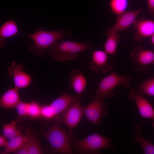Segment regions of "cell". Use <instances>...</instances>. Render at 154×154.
Segmentation results:
<instances>
[{
  "label": "cell",
  "mask_w": 154,
  "mask_h": 154,
  "mask_svg": "<svg viewBox=\"0 0 154 154\" xmlns=\"http://www.w3.org/2000/svg\"><path fill=\"white\" fill-rule=\"evenodd\" d=\"M44 135L51 147L52 153H73L71 147L74 140L72 132L71 130L66 132L60 126L58 120H55L53 124Z\"/></svg>",
  "instance_id": "6da1fadb"
},
{
  "label": "cell",
  "mask_w": 154,
  "mask_h": 154,
  "mask_svg": "<svg viewBox=\"0 0 154 154\" xmlns=\"http://www.w3.org/2000/svg\"><path fill=\"white\" fill-rule=\"evenodd\" d=\"M70 31L63 30L57 31L44 30L40 28L34 33L27 35L33 41V43L28 47L29 50L39 57L46 52H49L50 49L55 42L63 40L66 36H70Z\"/></svg>",
  "instance_id": "7a4b0ae2"
},
{
  "label": "cell",
  "mask_w": 154,
  "mask_h": 154,
  "mask_svg": "<svg viewBox=\"0 0 154 154\" xmlns=\"http://www.w3.org/2000/svg\"><path fill=\"white\" fill-rule=\"evenodd\" d=\"M94 48L88 44L62 40L53 44L49 52L54 59L65 62L76 60L79 57L80 52Z\"/></svg>",
  "instance_id": "3957f363"
},
{
  "label": "cell",
  "mask_w": 154,
  "mask_h": 154,
  "mask_svg": "<svg viewBox=\"0 0 154 154\" xmlns=\"http://www.w3.org/2000/svg\"><path fill=\"white\" fill-rule=\"evenodd\" d=\"M112 140L97 133L92 134L82 139L74 140L72 150L77 154H100L101 149L115 147L110 144Z\"/></svg>",
  "instance_id": "277c9868"
},
{
  "label": "cell",
  "mask_w": 154,
  "mask_h": 154,
  "mask_svg": "<svg viewBox=\"0 0 154 154\" xmlns=\"http://www.w3.org/2000/svg\"><path fill=\"white\" fill-rule=\"evenodd\" d=\"M131 82V78L127 75L120 76L115 71L102 79L99 82L97 90L95 92L93 99L103 100L106 98H112L115 94L113 90L120 85L128 87Z\"/></svg>",
  "instance_id": "5b68a950"
},
{
  "label": "cell",
  "mask_w": 154,
  "mask_h": 154,
  "mask_svg": "<svg viewBox=\"0 0 154 154\" xmlns=\"http://www.w3.org/2000/svg\"><path fill=\"white\" fill-rule=\"evenodd\" d=\"M134 69L137 71L146 70L150 65L154 64V52L144 50L141 46L135 47L130 54Z\"/></svg>",
  "instance_id": "8992f818"
},
{
  "label": "cell",
  "mask_w": 154,
  "mask_h": 154,
  "mask_svg": "<svg viewBox=\"0 0 154 154\" xmlns=\"http://www.w3.org/2000/svg\"><path fill=\"white\" fill-rule=\"evenodd\" d=\"M107 113L106 105L103 100L93 99L84 107L83 114L90 121L95 124L100 123Z\"/></svg>",
  "instance_id": "52a82bcc"
},
{
  "label": "cell",
  "mask_w": 154,
  "mask_h": 154,
  "mask_svg": "<svg viewBox=\"0 0 154 154\" xmlns=\"http://www.w3.org/2000/svg\"><path fill=\"white\" fill-rule=\"evenodd\" d=\"M84 107L81 105L79 99L71 104L62 113L61 119L68 127H75L80 121L83 114Z\"/></svg>",
  "instance_id": "ba28073f"
},
{
  "label": "cell",
  "mask_w": 154,
  "mask_h": 154,
  "mask_svg": "<svg viewBox=\"0 0 154 154\" xmlns=\"http://www.w3.org/2000/svg\"><path fill=\"white\" fill-rule=\"evenodd\" d=\"M24 68L23 65L15 61L8 68V75L13 78L14 86L18 89L28 87L32 82L31 77L23 71Z\"/></svg>",
  "instance_id": "9c48e42d"
},
{
  "label": "cell",
  "mask_w": 154,
  "mask_h": 154,
  "mask_svg": "<svg viewBox=\"0 0 154 154\" xmlns=\"http://www.w3.org/2000/svg\"><path fill=\"white\" fill-rule=\"evenodd\" d=\"M109 59L108 54L104 50H96L92 53L89 68L96 73L105 74L110 72L113 68L108 62Z\"/></svg>",
  "instance_id": "30bf717a"
},
{
  "label": "cell",
  "mask_w": 154,
  "mask_h": 154,
  "mask_svg": "<svg viewBox=\"0 0 154 154\" xmlns=\"http://www.w3.org/2000/svg\"><path fill=\"white\" fill-rule=\"evenodd\" d=\"M128 98L135 101L139 114L142 117L153 120L152 125L154 127V110L149 101L133 89L130 91Z\"/></svg>",
  "instance_id": "8fae6325"
},
{
  "label": "cell",
  "mask_w": 154,
  "mask_h": 154,
  "mask_svg": "<svg viewBox=\"0 0 154 154\" xmlns=\"http://www.w3.org/2000/svg\"><path fill=\"white\" fill-rule=\"evenodd\" d=\"M133 26L136 30L134 38L140 42L145 38L152 36L154 34V21L140 19L135 20Z\"/></svg>",
  "instance_id": "7c38bea8"
},
{
  "label": "cell",
  "mask_w": 154,
  "mask_h": 154,
  "mask_svg": "<svg viewBox=\"0 0 154 154\" xmlns=\"http://www.w3.org/2000/svg\"><path fill=\"white\" fill-rule=\"evenodd\" d=\"M144 9L142 8L139 9L130 11H126L117 16V20L112 27L117 31H125L133 24L140 13Z\"/></svg>",
  "instance_id": "4fadbf2b"
},
{
  "label": "cell",
  "mask_w": 154,
  "mask_h": 154,
  "mask_svg": "<svg viewBox=\"0 0 154 154\" xmlns=\"http://www.w3.org/2000/svg\"><path fill=\"white\" fill-rule=\"evenodd\" d=\"M68 82L69 88H72L79 97L86 88L87 81L80 70L77 69L71 70L69 72Z\"/></svg>",
  "instance_id": "5bb4252c"
},
{
  "label": "cell",
  "mask_w": 154,
  "mask_h": 154,
  "mask_svg": "<svg viewBox=\"0 0 154 154\" xmlns=\"http://www.w3.org/2000/svg\"><path fill=\"white\" fill-rule=\"evenodd\" d=\"M79 98L76 95H72L64 92L60 96L49 105L55 117L62 112L71 104Z\"/></svg>",
  "instance_id": "9a60e30c"
},
{
  "label": "cell",
  "mask_w": 154,
  "mask_h": 154,
  "mask_svg": "<svg viewBox=\"0 0 154 154\" xmlns=\"http://www.w3.org/2000/svg\"><path fill=\"white\" fill-rule=\"evenodd\" d=\"M18 90L14 87L9 88L6 91L0 98L1 107L6 108H15L21 101Z\"/></svg>",
  "instance_id": "2e32d148"
},
{
  "label": "cell",
  "mask_w": 154,
  "mask_h": 154,
  "mask_svg": "<svg viewBox=\"0 0 154 154\" xmlns=\"http://www.w3.org/2000/svg\"><path fill=\"white\" fill-rule=\"evenodd\" d=\"M19 33L18 26L15 21L10 19L0 28V47L3 48L6 39L15 36Z\"/></svg>",
  "instance_id": "e0dca14e"
},
{
  "label": "cell",
  "mask_w": 154,
  "mask_h": 154,
  "mask_svg": "<svg viewBox=\"0 0 154 154\" xmlns=\"http://www.w3.org/2000/svg\"><path fill=\"white\" fill-rule=\"evenodd\" d=\"M106 33L108 37L104 44V51L108 54L114 55L116 52L117 45L120 41L118 32L112 27Z\"/></svg>",
  "instance_id": "ac0fdd59"
},
{
  "label": "cell",
  "mask_w": 154,
  "mask_h": 154,
  "mask_svg": "<svg viewBox=\"0 0 154 154\" xmlns=\"http://www.w3.org/2000/svg\"><path fill=\"white\" fill-rule=\"evenodd\" d=\"M141 126L137 124L133 127V130L135 133L132 140L139 143L140 145L144 154H154V145L147 140L142 135L141 133Z\"/></svg>",
  "instance_id": "d6986e66"
},
{
  "label": "cell",
  "mask_w": 154,
  "mask_h": 154,
  "mask_svg": "<svg viewBox=\"0 0 154 154\" xmlns=\"http://www.w3.org/2000/svg\"><path fill=\"white\" fill-rule=\"evenodd\" d=\"M29 134H21L9 139L6 148L1 154H8L17 151L27 140Z\"/></svg>",
  "instance_id": "ffe728a7"
},
{
  "label": "cell",
  "mask_w": 154,
  "mask_h": 154,
  "mask_svg": "<svg viewBox=\"0 0 154 154\" xmlns=\"http://www.w3.org/2000/svg\"><path fill=\"white\" fill-rule=\"evenodd\" d=\"M128 5V0H110L109 2L111 10L117 16L126 11Z\"/></svg>",
  "instance_id": "44dd1931"
},
{
  "label": "cell",
  "mask_w": 154,
  "mask_h": 154,
  "mask_svg": "<svg viewBox=\"0 0 154 154\" xmlns=\"http://www.w3.org/2000/svg\"><path fill=\"white\" fill-rule=\"evenodd\" d=\"M28 154H40L43 153V151L38 139L33 135L29 134L27 141Z\"/></svg>",
  "instance_id": "7402d4cb"
},
{
  "label": "cell",
  "mask_w": 154,
  "mask_h": 154,
  "mask_svg": "<svg viewBox=\"0 0 154 154\" xmlns=\"http://www.w3.org/2000/svg\"><path fill=\"white\" fill-rule=\"evenodd\" d=\"M137 92L150 96H154V77L141 83L138 87Z\"/></svg>",
  "instance_id": "603a6c76"
},
{
  "label": "cell",
  "mask_w": 154,
  "mask_h": 154,
  "mask_svg": "<svg viewBox=\"0 0 154 154\" xmlns=\"http://www.w3.org/2000/svg\"><path fill=\"white\" fill-rule=\"evenodd\" d=\"M16 123L14 121L9 124H5L3 127V135L10 139L13 137L21 134L16 126Z\"/></svg>",
  "instance_id": "cb8c5ba5"
},
{
  "label": "cell",
  "mask_w": 154,
  "mask_h": 154,
  "mask_svg": "<svg viewBox=\"0 0 154 154\" xmlns=\"http://www.w3.org/2000/svg\"><path fill=\"white\" fill-rule=\"evenodd\" d=\"M27 116L35 119L41 117V106L38 103L33 101H31Z\"/></svg>",
  "instance_id": "d4e9b609"
},
{
  "label": "cell",
  "mask_w": 154,
  "mask_h": 154,
  "mask_svg": "<svg viewBox=\"0 0 154 154\" xmlns=\"http://www.w3.org/2000/svg\"><path fill=\"white\" fill-rule=\"evenodd\" d=\"M29 103L21 101L17 105L15 108L18 114L20 116H27Z\"/></svg>",
  "instance_id": "484cf974"
},
{
  "label": "cell",
  "mask_w": 154,
  "mask_h": 154,
  "mask_svg": "<svg viewBox=\"0 0 154 154\" xmlns=\"http://www.w3.org/2000/svg\"><path fill=\"white\" fill-rule=\"evenodd\" d=\"M41 117L46 119H51L55 117L49 105L41 106Z\"/></svg>",
  "instance_id": "4316f807"
},
{
  "label": "cell",
  "mask_w": 154,
  "mask_h": 154,
  "mask_svg": "<svg viewBox=\"0 0 154 154\" xmlns=\"http://www.w3.org/2000/svg\"><path fill=\"white\" fill-rule=\"evenodd\" d=\"M27 141L17 151L15 152L14 154H28V147Z\"/></svg>",
  "instance_id": "83f0119b"
},
{
  "label": "cell",
  "mask_w": 154,
  "mask_h": 154,
  "mask_svg": "<svg viewBox=\"0 0 154 154\" xmlns=\"http://www.w3.org/2000/svg\"><path fill=\"white\" fill-rule=\"evenodd\" d=\"M148 11L154 19V0H147Z\"/></svg>",
  "instance_id": "f1b7e54d"
},
{
  "label": "cell",
  "mask_w": 154,
  "mask_h": 154,
  "mask_svg": "<svg viewBox=\"0 0 154 154\" xmlns=\"http://www.w3.org/2000/svg\"><path fill=\"white\" fill-rule=\"evenodd\" d=\"M7 138L4 136H0V146L6 147L8 144V141H7Z\"/></svg>",
  "instance_id": "f546056e"
},
{
  "label": "cell",
  "mask_w": 154,
  "mask_h": 154,
  "mask_svg": "<svg viewBox=\"0 0 154 154\" xmlns=\"http://www.w3.org/2000/svg\"><path fill=\"white\" fill-rule=\"evenodd\" d=\"M151 40L152 43L154 45V34L151 36Z\"/></svg>",
  "instance_id": "4dcf8cb0"
}]
</instances>
